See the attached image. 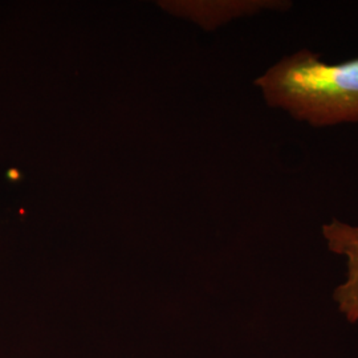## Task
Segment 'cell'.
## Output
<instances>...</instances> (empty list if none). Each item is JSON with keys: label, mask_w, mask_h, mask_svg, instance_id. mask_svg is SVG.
Listing matches in <instances>:
<instances>
[{"label": "cell", "mask_w": 358, "mask_h": 358, "mask_svg": "<svg viewBox=\"0 0 358 358\" xmlns=\"http://www.w3.org/2000/svg\"><path fill=\"white\" fill-rule=\"evenodd\" d=\"M329 251L346 259V278L333 292L338 310L349 322L358 321V226L333 219L322 226Z\"/></svg>", "instance_id": "cell-2"}, {"label": "cell", "mask_w": 358, "mask_h": 358, "mask_svg": "<svg viewBox=\"0 0 358 358\" xmlns=\"http://www.w3.org/2000/svg\"><path fill=\"white\" fill-rule=\"evenodd\" d=\"M292 7L291 1L285 0H250V1H201L190 3L187 13L194 20L206 28H214L234 17L269 10L285 11Z\"/></svg>", "instance_id": "cell-3"}, {"label": "cell", "mask_w": 358, "mask_h": 358, "mask_svg": "<svg viewBox=\"0 0 358 358\" xmlns=\"http://www.w3.org/2000/svg\"><path fill=\"white\" fill-rule=\"evenodd\" d=\"M269 106L315 128L358 122V57L328 64L300 50L255 81Z\"/></svg>", "instance_id": "cell-1"}]
</instances>
